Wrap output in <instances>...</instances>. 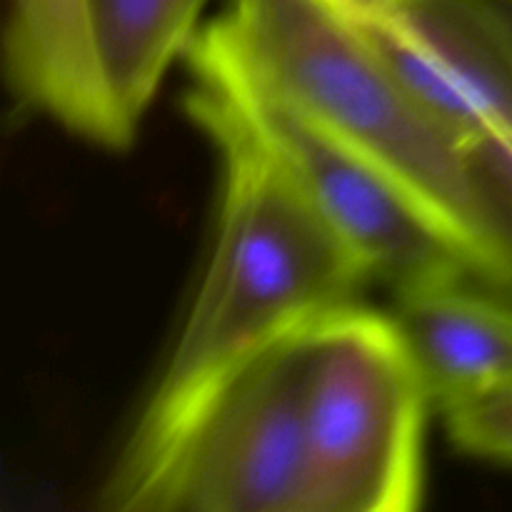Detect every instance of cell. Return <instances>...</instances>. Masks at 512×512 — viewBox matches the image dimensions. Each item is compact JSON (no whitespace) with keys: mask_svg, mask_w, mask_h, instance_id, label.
I'll list each match as a JSON object with an SVG mask.
<instances>
[{"mask_svg":"<svg viewBox=\"0 0 512 512\" xmlns=\"http://www.w3.org/2000/svg\"><path fill=\"white\" fill-rule=\"evenodd\" d=\"M183 108L220 165L213 248L163 370L100 483V510L148 512L160 480L220 393L265 350L358 300L373 280L208 78L188 73Z\"/></svg>","mask_w":512,"mask_h":512,"instance_id":"1","label":"cell"},{"mask_svg":"<svg viewBox=\"0 0 512 512\" xmlns=\"http://www.w3.org/2000/svg\"><path fill=\"white\" fill-rule=\"evenodd\" d=\"M213 23L255 75L388 178L480 285L512 298V260L463 148L395 83L333 0H228Z\"/></svg>","mask_w":512,"mask_h":512,"instance_id":"2","label":"cell"},{"mask_svg":"<svg viewBox=\"0 0 512 512\" xmlns=\"http://www.w3.org/2000/svg\"><path fill=\"white\" fill-rule=\"evenodd\" d=\"M310 512H413L433 405L393 315L358 300L300 333Z\"/></svg>","mask_w":512,"mask_h":512,"instance_id":"3","label":"cell"},{"mask_svg":"<svg viewBox=\"0 0 512 512\" xmlns=\"http://www.w3.org/2000/svg\"><path fill=\"white\" fill-rule=\"evenodd\" d=\"M183 63L188 73L208 78L230 100L255 138L368 265L373 280L388 285L393 295L475 280L448 240L388 178L255 75L213 20L195 35Z\"/></svg>","mask_w":512,"mask_h":512,"instance_id":"4","label":"cell"},{"mask_svg":"<svg viewBox=\"0 0 512 512\" xmlns=\"http://www.w3.org/2000/svg\"><path fill=\"white\" fill-rule=\"evenodd\" d=\"M300 333L265 350L220 393L148 512H310Z\"/></svg>","mask_w":512,"mask_h":512,"instance_id":"5","label":"cell"},{"mask_svg":"<svg viewBox=\"0 0 512 512\" xmlns=\"http://www.w3.org/2000/svg\"><path fill=\"white\" fill-rule=\"evenodd\" d=\"M395 83L460 145L512 135V55L473 0H333Z\"/></svg>","mask_w":512,"mask_h":512,"instance_id":"6","label":"cell"},{"mask_svg":"<svg viewBox=\"0 0 512 512\" xmlns=\"http://www.w3.org/2000/svg\"><path fill=\"white\" fill-rule=\"evenodd\" d=\"M5 83L15 105L95 148H130L138 128L115 103L93 0H5Z\"/></svg>","mask_w":512,"mask_h":512,"instance_id":"7","label":"cell"},{"mask_svg":"<svg viewBox=\"0 0 512 512\" xmlns=\"http://www.w3.org/2000/svg\"><path fill=\"white\" fill-rule=\"evenodd\" d=\"M438 410L512 383V298L475 280L395 293L390 308Z\"/></svg>","mask_w":512,"mask_h":512,"instance_id":"8","label":"cell"},{"mask_svg":"<svg viewBox=\"0 0 512 512\" xmlns=\"http://www.w3.org/2000/svg\"><path fill=\"white\" fill-rule=\"evenodd\" d=\"M205 5L208 0H93L110 90L133 128L203 28Z\"/></svg>","mask_w":512,"mask_h":512,"instance_id":"9","label":"cell"},{"mask_svg":"<svg viewBox=\"0 0 512 512\" xmlns=\"http://www.w3.org/2000/svg\"><path fill=\"white\" fill-rule=\"evenodd\" d=\"M455 448L512 465V383L440 410Z\"/></svg>","mask_w":512,"mask_h":512,"instance_id":"10","label":"cell"},{"mask_svg":"<svg viewBox=\"0 0 512 512\" xmlns=\"http://www.w3.org/2000/svg\"><path fill=\"white\" fill-rule=\"evenodd\" d=\"M475 190L512 260V135H493L463 150Z\"/></svg>","mask_w":512,"mask_h":512,"instance_id":"11","label":"cell"},{"mask_svg":"<svg viewBox=\"0 0 512 512\" xmlns=\"http://www.w3.org/2000/svg\"><path fill=\"white\" fill-rule=\"evenodd\" d=\"M512 55V0H473Z\"/></svg>","mask_w":512,"mask_h":512,"instance_id":"12","label":"cell"}]
</instances>
